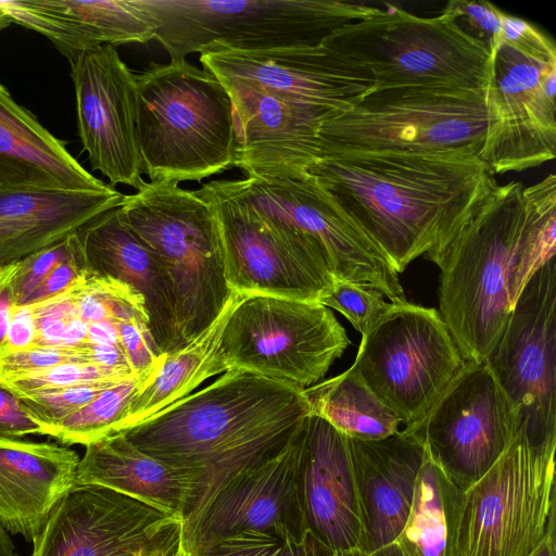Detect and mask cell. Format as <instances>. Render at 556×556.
I'll return each instance as SVG.
<instances>
[{
    "label": "cell",
    "mask_w": 556,
    "mask_h": 556,
    "mask_svg": "<svg viewBox=\"0 0 556 556\" xmlns=\"http://www.w3.org/2000/svg\"><path fill=\"white\" fill-rule=\"evenodd\" d=\"M2 267L0 266V271H1Z\"/></svg>",
    "instance_id": "51"
},
{
    "label": "cell",
    "mask_w": 556,
    "mask_h": 556,
    "mask_svg": "<svg viewBox=\"0 0 556 556\" xmlns=\"http://www.w3.org/2000/svg\"><path fill=\"white\" fill-rule=\"evenodd\" d=\"M518 429L515 409L484 359L466 362L428 413L403 430L464 491L496 462Z\"/></svg>",
    "instance_id": "14"
},
{
    "label": "cell",
    "mask_w": 556,
    "mask_h": 556,
    "mask_svg": "<svg viewBox=\"0 0 556 556\" xmlns=\"http://www.w3.org/2000/svg\"><path fill=\"white\" fill-rule=\"evenodd\" d=\"M241 295L236 292L222 315L200 337L165 354L160 367L131 397L123 431L189 395L203 381L217 375L214 365L219 338Z\"/></svg>",
    "instance_id": "30"
},
{
    "label": "cell",
    "mask_w": 556,
    "mask_h": 556,
    "mask_svg": "<svg viewBox=\"0 0 556 556\" xmlns=\"http://www.w3.org/2000/svg\"><path fill=\"white\" fill-rule=\"evenodd\" d=\"M88 271L80 244V248L60 263L20 305H33L51 299L70 289Z\"/></svg>",
    "instance_id": "41"
},
{
    "label": "cell",
    "mask_w": 556,
    "mask_h": 556,
    "mask_svg": "<svg viewBox=\"0 0 556 556\" xmlns=\"http://www.w3.org/2000/svg\"><path fill=\"white\" fill-rule=\"evenodd\" d=\"M0 556H17L9 532L0 525Z\"/></svg>",
    "instance_id": "48"
},
{
    "label": "cell",
    "mask_w": 556,
    "mask_h": 556,
    "mask_svg": "<svg viewBox=\"0 0 556 556\" xmlns=\"http://www.w3.org/2000/svg\"><path fill=\"white\" fill-rule=\"evenodd\" d=\"M113 384H87L15 395L26 414L43 427L46 435H50L56 425Z\"/></svg>",
    "instance_id": "36"
},
{
    "label": "cell",
    "mask_w": 556,
    "mask_h": 556,
    "mask_svg": "<svg viewBox=\"0 0 556 556\" xmlns=\"http://www.w3.org/2000/svg\"><path fill=\"white\" fill-rule=\"evenodd\" d=\"M485 127V91L375 88L323 124L320 157L349 152H463L479 156Z\"/></svg>",
    "instance_id": "8"
},
{
    "label": "cell",
    "mask_w": 556,
    "mask_h": 556,
    "mask_svg": "<svg viewBox=\"0 0 556 556\" xmlns=\"http://www.w3.org/2000/svg\"><path fill=\"white\" fill-rule=\"evenodd\" d=\"M136 190L124 194L121 216L165 268L184 348L211 327L236 293L226 279L218 223L195 190L144 180Z\"/></svg>",
    "instance_id": "5"
},
{
    "label": "cell",
    "mask_w": 556,
    "mask_h": 556,
    "mask_svg": "<svg viewBox=\"0 0 556 556\" xmlns=\"http://www.w3.org/2000/svg\"><path fill=\"white\" fill-rule=\"evenodd\" d=\"M12 24L8 12L0 4V31Z\"/></svg>",
    "instance_id": "49"
},
{
    "label": "cell",
    "mask_w": 556,
    "mask_h": 556,
    "mask_svg": "<svg viewBox=\"0 0 556 556\" xmlns=\"http://www.w3.org/2000/svg\"><path fill=\"white\" fill-rule=\"evenodd\" d=\"M192 556H304L303 542L270 532L243 531L220 539Z\"/></svg>",
    "instance_id": "37"
},
{
    "label": "cell",
    "mask_w": 556,
    "mask_h": 556,
    "mask_svg": "<svg viewBox=\"0 0 556 556\" xmlns=\"http://www.w3.org/2000/svg\"><path fill=\"white\" fill-rule=\"evenodd\" d=\"M136 85L141 168L150 182H200L235 167L232 101L213 73L170 59L150 63Z\"/></svg>",
    "instance_id": "4"
},
{
    "label": "cell",
    "mask_w": 556,
    "mask_h": 556,
    "mask_svg": "<svg viewBox=\"0 0 556 556\" xmlns=\"http://www.w3.org/2000/svg\"><path fill=\"white\" fill-rule=\"evenodd\" d=\"M67 363L94 364L87 350L33 346L0 356V378L43 370Z\"/></svg>",
    "instance_id": "40"
},
{
    "label": "cell",
    "mask_w": 556,
    "mask_h": 556,
    "mask_svg": "<svg viewBox=\"0 0 556 556\" xmlns=\"http://www.w3.org/2000/svg\"><path fill=\"white\" fill-rule=\"evenodd\" d=\"M20 267V261L2 267L0 271V356L3 355L8 330L14 307V281Z\"/></svg>",
    "instance_id": "44"
},
{
    "label": "cell",
    "mask_w": 556,
    "mask_h": 556,
    "mask_svg": "<svg viewBox=\"0 0 556 556\" xmlns=\"http://www.w3.org/2000/svg\"><path fill=\"white\" fill-rule=\"evenodd\" d=\"M350 340L333 313L314 301L241 295L224 325L215 370H244L303 389L321 379Z\"/></svg>",
    "instance_id": "11"
},
{
    "label": "cell",
    "mask_w": 556,
    "mask_h": 556,
    "mask_svg": "<svg viewBox=\"0 0 556 556\" xmlns=\"http://www.w3.org/2000/svg\"><path fill=\"white\" fill-rule=\"evenodd\" d=\"M195 192L217 219L232 292L319 302L330 290L334 278L323 250L261 215L236 179L212 180Z\"/></svg>",
    "instance_id": "12"
},
{
    "label": "cell",
    "mask_w": 556,
    "mask_h": 556,
    "mask_svg": "<svg viewBox=\"0 0 556 556\" xmlns=\"http://www.w3.org/2000/svg\"><path fill=\"white\" fill-rule=\"evenodd\" d=\"M372 554L374 556H414L396 541L384 546L383 548L374 552Z\"/></svg>",
    "instance_id": "47"
},
{
    "label": "cell",
    "mask_w": 556,
    "mask_h": 556,
    "mask_svg": "<svg viewBox=\"0 0 556 556\" xmlns=\"http://www.w3.org/2000/svg\"><path fill=\"white\" fill-rule=\"evenodd\" d=\"M364 514L367 552L393 543L401 534L413 502L422 444L403 429L379 440L348 438Z\"/></svg>",
    "instance_id": "24"
},
{
    "label": "cell",
    "mask_w": 556,
    "mask_h": 556,
    "mask_svg": "<svg viewBox=\"0 0 556 556\" xmlns=\"http://www.w3.org/2000/svg\"><path fill=\"white\" fill-rule=\"evenodd\" d=\"M124 194L104 190L0 189V266L24 260L118 207Z\"/></svg>",
    "instance_id": "25"
},
{
    "label": "cell",
    "mask_w": 556,
    "mask_h": 556,
    "mask_svg": "<svg viewBox=\"0 0 556 556\" xmlns=\"http://www.w3.org/2000/svg\"><path fill=\"white\" fill-rule=\"evenodd\" d=\"M556 250V177L496 184L430 258L439 314L465 362L488 358L532 274Z\"/></svg>",
    "instance_id": "1"
},
{
    "label": "cell",
    "mask_w": 556,
    "mask_h": 556,
    "mask_svg": "<svg viewBox=\"0 0 556 556\" xmlns=\"http://www.w3.org/2000/svg\"><path fill=\"white\" fill-rule=\"evenodd\" d=\"M441 13L453 20L465 33L482 41L490 52L502 38L506 13L489 2L453 0L446 3Z\"/></svg>",
    "instance_id": "38"
},
{
    "label": "cell",
    "mask_w": 556,
    "mask_h": 556,
    "mask_svg": "<svg viewBox=\"0 0 556 556\" xmlns=\"http://www.w3.org/2000/svg\"><path fill=\"white\" fill-rule=\"evenodd\" d=\"M136 377L92 363H67L52 368L2 377L0 382L16 395L87 384H113Z\"/></svg>",
    "instance_id": "34"
},
{
    "label": "cell",
    "mask_w": 556,
    "mask_h": 556,
    "mask_svg": "<svg viewBox=\"0 0 556 556\" xmlns=\"http://www.w3.org/2000/svg\"><path fill=\"white\" fill-rule=\"evenodd\" d=\"M485 88L479 157L495 174L522 172L556 154V49L530 23L505 14Z\"/></svg>",
    "instance_id": "9"
},
{
    "label": "cell",
    "mask_w": 556,
    "mask_h": 556,
    "mask_svg": "<svg viewBox=\"0 0 556 556\" xmlns=\"http://www.w3.org/2000/svg\"><path fill=\"white\" fill-rule=\"evenodd\" d=\"M465 363L439 311L392 302L362 334L352 367L407 429L428 413Z\"/></svg>",
    "instance_id": "13"
},
{
    "label": "cell",
    "mask_w": 556,
    "mask_h": 556,
    "mask_svg": "<svg viewBox=\"0 0 556 556\" xmlns=\"http://www.w3.org/2000/svg\"><path fill=\"white\" fill-rule=\"evenodd\" d=\"M307 172L397 274L430 260L497 184L478 155L463 152L336 153Z\"/></svg>",
    "instance_id": "2"
},
{
    "label": "cell",
    "mask_w": 556,
    "mask_h": 556,
    "mask_svg": "<svg viewBox=\"0 0 556 556\" xmlns=\"http://www.w3.org/2000/svg\"><path fill=\"white\" fill-rule=\"evenodd\" d=\"M556 515L551 519L546 534L532 556H556Z\"/></svg>",
    "instance_id": "46"
},
{
    "label": "cell",
    "mask_w": 556,
    "mask_h": 556,
    "mask_svg": "<svg viewBox=\"0 0 556 556\" xmlns=\"http://www.w3.org/2000/svg\"><path fill=\"white\" fill-rule=\"evenodd\" d=\"M530 441L556 442V263L545 261L520 292L485 359Z\"/></svg>",
    "instance_id": "15"
},
{
    "label": "cell",
    "mask_w": 556,
    "mask_h": 556,
    "mask_svg": "<svg viewBox=\"0 0 556 556\" xmlns=\"http://www.w3.org/2000/svg\"><path fill=\"white\" fill-rule=\"evenodd\" d=\"M75 485L103 486L184 520L194 494L188 473L143 453L122 433L86 446L77 465Z\"/></svg>",
    "instance_id": "29"
},
{
    "label": "cell",
    "mask_w": 556,
    "mask_h": 556,
    "mask_svg": "<svg viewBox=\"0 0 556 556\" xmlns=\"http://www.w3.org/2000/svg\"><path fill=\"white\" fill-rule=\"evenodd\" d=\"M12 23L47 37L66 59L99 46L147 43L155 38L150 17L132 0L0 1Z\"/></svg>",
    "instance_id": "27"
},
{
    "label": "cell",
    "mask_w": 556,
    "mask_h": 556,
    "mask_svg": "<svg viewBox=\"0 0 556 556\" xmlns=\"http://www.w3.org/2000/svg\"><path fill=\"white\" fill-rule=\"evenodd\" d=\"M319 303L340 312L362 334L366 333L391 307L392 302L369 285L334 279Z\"/></svg>",
    "instance_id": "35"
},
{
    "label": "cell",
    "mask_w": 556,
    "mask_h": 556,
    "mask_svg": "<svg viewBox=\"0 0 556 556\" xmlns=\"http://www.w3.org/2000/svg\"><path fill=\"white\" fill-rule=\"evenodd\" d=\"M308 414L303 388L228 370L119 433L143 453L192 478L194 494L186 530L233 477L281 451Z\"/></svg>",
    "instance_id": "3"
},
{
    "label": "cell",
    "mask_w": 556,
    "mask_h": 556,
    "mask_svg": "<svg viewBox=\"0 0 556 556\" xmlns=\"http://www.w3.org/2000/svg\"><path fill=\"white\" fill-rule=\"evenodd\" d=\"M223 84L233 108V166L245 178L306 173L320 159V128L341 112L289 101L238 83Z\"/></svg>",
    "instance_id": "21"
},
{
    "label": "cell",
    "mask_w": 556,
    "mask_h": 556,
    "mask_svg": "<svg viewBox=\"0 0 556 556\" xmlns=\"http://www.w3.org/2000/svg\"><path fill=\"white\" fill-rule=\"evenodd\" d=\"M67 60L78 135L92 169L112 187L121 184L137 189L143 179L136 74L110 45L81 50Z\"/></svg>",
    "instance_id": "18"
},
{
    "label": "cell",
    "mask_w": 556,
    "mask_h": 556,
    "mask_svg": "<svg viewBox=\"0 0 556 556\" xmlns=\"http://www.w3.org/2000/svg\"><path fill=\"white\" fill-rule=\"evenodd\" d=\"M300 451L299 427L281 451L226 483L198 519L184 530L191 554L243 531L270 532L302 543L305 525Z\"/></svg>",
    "instance_id": "20"
},
{
    "label": "cell",
    "mask_w": 556,
    "mask_h": 556,
    "mask_svg": "<svg viewBox=\"0 0 556 556\" xmlns=\"http://www.w3.org/2000/svg\"><path fill=\"white\" fill-rule=\"evenodd\" d=\"M170 59L210 47L267 51L321 43L379 8L337 0H132Z\"/></svg>",
    "instance_id": "6"
},
{
    "label": "cell",
    "mask_w": 556,
    "mask_h": 556,
    "mask_svg": "<svg viewBox=\"0 0 556 556\" xmlns=\"http://www.w3.org/2000/svg\"><path fill=\"white\" fill-rule=\"evenodd\" d=\"M27 434L46 435V430L26 414L18 397L0 382V438L20 439Z\"/></svg>",
    "instance_id": "42"
},
{
    "label": "cell",
    "mask_w": 556,
    "mask_h": 556,
    "mask_svg": "<svg viewBox=\"0 0 556 556\" xmlns=\"http://www.w3.org/2000/svg\"><path fill=\"white\" fill-rule=\"evenodd\" d=\"M387 9L345 25L325 40L366 71L375 88L450 87L485 91L492 54L441 13L421 17Z\"/></svg>",
    "instance_id": "7"
},
{
    "label": "cell",
    "mask_w": 556,
    "mask_h": 556,
    "mask_svg": "<svg viewBox=\"0 0 556 556\" xmlns=\"http://www.w3.org/2000/svg\"><path fill=\"white\" fill-rule=\"evenodd\" d=\"M142 384L137 377H131L108 387L90 403L56 425L50 437L66 445L87 446L122 432L131 397Z\"/></svg>",
    "instance_id": "33"
},
{
    "label": "cell",
    "mask_w": 556,
    "mask_h": 556,
    "mask_svg": "<svg viewBox=\"0 0 556 556\" xmlns=\"http://www.w3.org/2000/svg\"><path fill=\"white\" fill-rule=\"evenodd\" d=\"M303 549L304 556H374L372 553H368L363 549L330 552L316 546L315 544L305 539L303 541Z\"/></svg>",
    "instance_id": "45"
},
{
    "label": "cell",
    "mask_w": 556,
    "mask_h": 556,
    "mask_svg": "<svg viewBox=\"0 0 556 556\" xmlns=\"http://www.w3.org/2000/svg\"><path fill=\"white\" fill-rule=\"evenodd\" d=\"M79 459L54 443L0 438V525L33 542L75 485Z\"/></svg>",
    "instance_id": "26"
},
{
    "label": "cell",
    "mask_w": 556,
    "mask_h": 556,
    "mask_svg": "<svg viewBox=\"0 0 556 556\" xmlns=\"http://www.w3.org/2000/svg\"><path fill=\"white\" fill-rule=\"evenodd\" d=\"M88 270L127 285L144 302L149 330L162 354L181 349L173 289L157 255L126 225L119 206L77 231Z\"/></svg>",
    "instance_id": "23"
},
{
    "label": "cell",
    "mask_w": 556,
    "mask_h": 556,
    "mask_svg": "<svg viewBox=\"0 0 556 556\" xmlns=\"http://www.w3.org/2000/svg\"><path fill=\"white\" fill-rule=\"evenodd\" d=\"M250 204L320 247L334 279L369 285L393 303H406L399 274L370 240L308 173L236 179Z\"/></svg>",
    "instance_id": "17"
},
{
    "label": "cell",
    "mask_w": 556,
    "mask_h": 556,
    "mask_svg": "<svg viewBox=\"0 0 556 556\" xmlns=\"http://www.w3.org/2000/svg\"><path fill=\"white\" fill-rule=\"evenodd\" d=\"M80 248L77 232L20 261L14 281V306L22 301L63 261Z\"/></svg>",
    "instance_id": "39"
},
{
    "label": "cell",
    "mask_w": 556,
    "mask_h": 556,
    "mask_svg": "<svg viewBox=\"0 0 556 556\" xmlns=\"http://www.w3.org/2000/svg\"><path fill=\"white\" fill-rule=\"evenodd\" d=\"M34 340L35 319L33 306H14L3 355L33 348Z\"/></svg>",
    "instance_id": "43"
},
{
    "label": "cell",
    "mask_w": 556,
    "mask_h": 556,
    "mask_svg": "<svg viewBox=\"0 0 556 556\" xmlns=\"http://www.w3.org/2000/svg\"><path fill=\"white\" fill-rule=\"evenodd\" d=\"M66 143L17 104L0 84V189L104 190Z\"/></svg>",
    "instance_id": "28"
},
{
    "label": "cell",
    "mask_w": 556,
    "mask_h": 556,
    "mask_svg": "<svg viewBox=\"0 0 556 556\" xmlns=\"http://www.w3.org/2000/svg\"><path fill=\"white\" fill-rule=\"evenodd\" d=\"M556 442L520 431L451 513V556H532L556 515Z\"/></svg>",
    "instance_id": "10"
},
{
    "label": "cell",
    "mask_w": 556,
    "mask_h": 556,
    "mask_svg": "<svg viewBox=\"0 0 556 556\" xmlns=\"http://www.w3.org/2000/svg\"><path fill=\"white\" fill-rule=\"evenodd\" d=\"M176 556H192L191 552L189 551V548L185 542V539H184V542H182L179 551L177 552Z\"/></svg>",
    "instance_id": "50"
},
{
    "label": "cell",
    "mask_w": 556,
    "mask_h": 556,
    "mask_svg": "<svg viewBox=\"0 0 556 556\" xmlns=\"http://www.w3.org/2000/svg\"><path fill=\"white\" fill-rule=\"evenodd\" d=\"M458 491L425 451L409 514L395 541L414 556H451V513Z\"/></svg>",
    "instance_id": "32"
},
{
    "label": "cell",
    "mask_w": 556,
    "mask_h": 556,
    "mask_svg": "<svg viewBox=\"0 0 556 556\" xmlns=\"http://www.w3.org/2000/svg\"><path fill=\"white\" fill-rule=\"evenodd\" d=\"M203 68L223 83H238L276 97L339 112L375 89L370 75L325 42L267 51L210 47Z\"/></svg>",
    "instance_id": "19"
},
{
    "label": "cell",
    "mask_w": 556,
    "mask_h": 556,
    "mask_svg": "<svg viewBox=\"0 0 556 556\" xmlns=\"http://www.w3.org/2000/svg\"><path fill=\"white\" fill-rule=\"evenodd\" d=\"M311 414L348 438L379 440L400 431L401 420L351 366L344 372L304 389Z\"/></svg>",
    "instance_id": "31"
},
{
    "label": "cell",
    "mask_w": 556,
    "mask_h": 556,
    "mask_svg": "<svg viewBox=\"0 0 556 556\" xmlns=\"http://www.w3.org/2000/svg\"><path fill=\"white\" fill-rule=\"evenodd\" d=\"M305 540L330 551L367 552L366 528L348 437L308 414L300 426Z\"/></svg>",
    "instance_id": "22"
},
{
    "label": "cell",
    "mask_w": 556,
    "mask_h": 556,
    "mask_svg": "<svg viewBox=\"0 0 556 556\" xmlns=\"http://www.w3.org/2000/svg\"><path fill=\"white\" fill-rule=\"evenodd\" d=\"M185 520L123 493L74 485L33 540L31 556H172Z\"/></svg>",
    "instance_id": "16"
}]
</instances>
